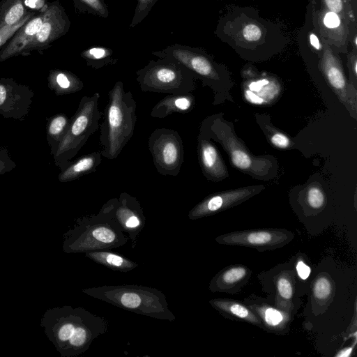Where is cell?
Returning <instances> with one entry per match:
<instances>
[{"label":"cell","instance_id":"cell-9","mask_svg":"<svg viewBox=\"0 0 357 357\" xmlns=\"http://www.w3.org/2000/svg\"><path fill=\"white\" fill-rule=\"evenodd\" d=\"M101 208L110 213L117 221L122 231L130 240L131 248L134 249L146 222L144 210L138 199L123 192L119 198L109 199Z\"/></svg>","mask_w":357,"mask_h":357},{"label":"cell","instance_id":"cell-10","mask_svg":"<svg viewBox=\"0 0 357 357\" xmlns=\"http://www.w3.org/2000/svg\"><path fill=\"white\" fill-rule=\"evenodd\" d=\"M48 5L49 12L42 26L20 55L26 56L33 51L45 50L69 31L70 21L60 2L56 0Z\"/></svg>","mask_w":357,"mask_h":357},{"label":"cell","instance_id":"cell-5","mask_svg":"<svg viewBox=\"0 0 357 357\" xmlns=\"http://www.w3.org/2000/svg\"><path fill=\"white\" fill-rule=\"evenodd\" d=\"M100 93L83 96L77 109L70 119L67 131L53 155L54 164L61 171L72 161L88 139L100 128L99 121L102 116L98 100Z\"/></svg>","mask_w":357,"mask_h":357},{"label":"cell","instance_id":"cell-30","mask_svg":"<svg viewBox=\"0 0 357 357\" xmlns=\"http://www.w3.org/2000/svg\"><path fill=\"white\" fill-rule=\"evenodd\" d=\"M38 13H32L25 17L23 20L13 25L5 26L0 29V49H1L13 37L15 33L31 17Z\"/></svg>","mask_w":357,"mask_h":357},{"label":"cell","instance_id":"cell-27","mask_svg":"<svg viewBox=\"0 0 357 357\" xmlns=\"http://www.w3.org/2000/svg\"><path fill=\"white\" fill-rule=\"evenodd\" d=\"M321 7L338 14L351 25L356 26L352 5L347 0H321Z\"/></svg>","mask_w":357,"mask_h":357},{"label":"cell","instance_id":"cell-29","mask_svg":"<svg viewBox=\"0 0 357 357\" xmlns=\"http://www.w3.org/2000/svg\"><path fill=\"white\" fill-rule=\"evenodd\" d=\"M137 4L130 28H134L148 15L158 0H136Z\"/></svg>","mask_w":357,"mask_h":357},{"label":"cell","instance_id":"cell-31","mask_svg":"<svg viewBox=\"0 0 357 357\" xmlns=\"http://www.w3.org/2000/svg\"><path fill=\"white\" fill-rule=\"evenodd\" d=\"M313 292L317 299L320 301L326 299L331 292L329 280L326 277L318 278L314 282Z\"/></svg>","mask_w":357,"mask_h":357},{"label":"cell","instance_id":"cell-21","mask_svg":"<svg viewBox=\"0 0 357 357\" xmlns=\"http://www.w3.org/2000/svg\"><path fill=\"white\" fill-rule=\"evenodd\" d=\"M47 85L56 96L76 93L84 87V83L78 76L70 71L61 69L50 71Z\"/></svg>","mask_w":357,"mask_h":357},{"label":"cell","instance_id":"cell-32","mask_svg":"<svg viewBox=\"0 0 357 357\" xmlns=\"http://www.w3.org/2000/svg\"><path fill=\"white\" fill-rule=\"evenodd\" d=\"M231 158L233 165L240 169H249L251 167L252 158L241 149L232 150Z\"/></svg>","mask_w":357,"mask_h":357},{"label":"cell","instance_id":"cell-24","mask_svg":"<svg viewBox=\"0 0 357 357\" xmlns=\"http://www.w3.org/2000/svg\"><path fill=\"white\" fill-rule=\"evenodd\" d=\"M113 50L106 47H92L80 53V56L86 61V66L93 69H100L117 62L112 57Z\"/></svg>","mask_w":357,"mask_h":357},{"label":"cell","instance_id":"cell-23","mask_svg":"<svg viewBox=\"0 0 357 357\" xmlns=\"http://www.w3.org/2000/svg\"><path fill=\"white\" fill-rule=\"evenodd\" d=\"M69 123L70 119L63 113L54 114L48 119L46 125V136L51 155L55 154Z\"/></svg>","mask_w":357,"mask_h":357},{"label":"cell","instance_id":"cell-18","mask_svg":"<svg viewBox=\"0 0 357 357\" xmlns=\"http://www.w3.org/2000/svg\"><path fill=\"white\" fill-rule=\"evenodd\" d=\"M195 105V97L191 93L168 94L158 101L151 111V116L163 119L173 114H185Z\"/></svg>","mask_w":357,"mask_h":357},{"label":"cell","instance_id":"cell-22","mask_svg":"<svg viewBox=\"0 0 357 357\" xmlns=\"http://www.w3.org/2000/svg\"><path fill=\"white\" fill-rule=\"evenodd\" d=\"M85 256L98 264L121 273L129 272L139 266L128 257L109 250L89 251L85 252Z\"/></svg>","mask_w":357,"mask_h":357},{"label":"cell","instance_id":"cell-14","mask_svg":"<svg viewBox=\"0 0 357 357\" xmlns=\"http://www.w3.org/2000/svg\"><path fill=\"white\" fill-rule=\"evenodd\" d=\"M287 236L277 231L259 230L229 234L216 238L223 244L245 246H273L284 243Z\"/></svg>","mask_w":357,"mask_h":357},{"label":"cell","instance_id":"cell-3","mask_svg":"<svg viewBox=\"0 0 357 357\" xmlns=\"http://www.w3.org/2000/svg\"><path fill=\"white\" fill-rule=\"evenodd\" d=\"M129 238L113 216L100 208L97 214L79 217L63 235V250L85 253L125 245Z\"/></svg>","mask_w":357,"mask_h":357},{"label":"cell","instance_id":"cell-40","mask_svg":"<svg viewBox=\"0 0 357 357\" xmlns=\"http://www.w3.org/2000/svg\"><path fill=\"white\" fill-rule=\"evenodd\" d=\"M297 273L301 279L305 280L310 273V268L302 261H299L296 265Z\"/></svg>","mask_w":357,"mask_h":357},{"label":"cell","instance_id":"cell-1","mask_svg":"<svg viewBox=\"0 0 357 357\" xmlns=\"http://www.w3.org/2000/svg\"><path fill=\"white\" fill-rule=\"evenodd\" d=\"M109 320L82 307L65 305L48 309L40 326L62 357H75L86 352L95 340L105 334Z\"/></svg>","mask_w":357,"mask_h":357},{"label":"cell","instance_id":"cell-11","mask_svg":"<svg viewBox=\"0 0 357 357\" xmlns=\"http://www.w3.org/2000/svg\"><path fill=\"white\" fill-rule=\"evenodd\" d=\"M314 30L322 42L336 52H345L353 26L338 14L321 7L313 13Z\"/></svg>","mask_w":357,"mask_h":357},{"label":"cell","instance_id":"cell-37","mask_svg":"<svg viewBox=\"0 0 357 357\" xmlns=\"http://www.w3.org/2000/svg\"><path fill=\"white\" fill-rule=\"evenodd\" d=\"M272 144L276 147L285 149L289 146L290 141L289 138L280 132H275L271 137Z\"/></svg>","mask_w":357,"mask_h":357},{"label":"cell","instance_id":"cell-38","mask_svg":"<svg viewBox=\"0 0 357 357\" xmlns=\"http://www.w3.org/2000/svg\"><path fill=\"white\" fill-rule=\"evenodd\" d=\"M243 36L249 40H256L261 37V30L254 24H250L243 30Z\"/></svg>","mask_w":357,"mask_h":357},{"label":"cell","instance_id":"cell-2","mask_svg":"<svg viewBox=\"0 0 357 357\" xmlns=\"http://www.w3.org/2000/svg\"><path fill=\"white\" fill-rule=\"evenodd\" d=\"M137 102L130 91H126L121 81L108 92L104 119L100 125L102 155L114 160L132 138L137 122Z\"/></svg>","mask_w":357,"mask_h":357},{"label":"cell","instance_id":"cell-34","mask_svg":"<svg viewBox=\"0 0 357 357\" xmlns=\"http://www.w3.org/2000/svg\"><path fill=\"white\" fill-rule=\"evenodd\" d=\"M307 202L314 208H321L324 203V195L317 187H312L307 191Z\"/></svg>","mask_w":357,"mask_h":357},{"label":"cell","instance_id":"cell-8","mask_svg":"<svg viewBox=\"0 0 357 357\" xmlns=\"http://www.w3.org/2000/svg\"><path fill=\"white\" fill-rule=\"evenodd\" d=\"M152 54L158 58L178 61L205 84H213L220 79L216 64L202 49L175 43L162 50L153 51Z\"/></svg>","mask_w":357,"mask_h":357},{"label":"cell","instance_id":"cell-4","mask_svg":"<svg viewBox=\"0 0 357 357\" xmlns=\"http://www.w3.org/2000/svg\"><path fill=\"white\" fill-rule=\"evenodd\" d=\"M82 292L140 315L169 321L176 319L165 295L156 288L138 284L103 285L83 289Z\"/></svg>","mask_w":357,"mask_h":357},{"label":"cell","instance_id":"cell-17","mask_svg":"<svg viewBox=\"0 0 357 357\" xmlns=\"http://www.w3.org/2000/svg\"><path fill=\"white\" fill-rule=\"evenodd\" d=\"M197 151L200 165L205 176L212 180L226 176V168L218 151L207 138L198 137Z\"/></svg>","mask_w":357,"mask_h":357},{"label":"cell","instance_id":"cell-19","mask_svg":"<svg viewBox=\"0 0 357 357\" xmlns=\"http://www.w3.org/2000/svg\"><path fill=\"white\" fill-rule=\"evenodd\" d=\"M102 157L101 151H99L85 154L72 160L59 174V181L61 183L70 182L95 172L102 162Z\"/></svg>","mask_w":357,"mask_h":357},{"label":"cell","instance_id":"cell-13","mask_svg":"<svg viewBox=\"0 0 357 357\" xmlns=\"http://www.w3.org/2000/svg\"><path fill=\"white\" fill-rule=\"evenodd\" d=\"M26 22L1 49L0 62L20 55L42 26L49 12V5Z\"/></svg>","mask_w":357,"mask_h":357},{"label":"cell","instance_id":"cell-28","mask_svg":"<svg viewBox=\"0 0 357 357\" xmlns=\"http://www.w3.org/2000/svg\"><path fill=\"white\" fill-rule=\"evenodd\" d=\"M75 8L81 13L92 14L103 18L109 16V12L104 0H73Z\"/></svg>","mask_w":357,"mask_h":357},{"label":"cell","instance_id":"cell-7","mask_svg":"<svg viewBox=\"0 0 357 357\" xmlns=\"http://www.w3.org/2000/svg\"><path fill=\"white\" fill-rule=\"evenodd\" d=\"M148 149L157 172L162 176H176L184 161L181 136L173 129L156 128L148 139Z\"/></svg>","mask_w":357,"mask_h":357},{"label":"cell","instance_id":"cell-20","mask_svg":"<svg viewBox=\"0 0 357 357\" xmlns=\"http://www.w3.org/2000/svg\"><path fill=\"white\" fill-rule=\"evenodd\" d=\"M324 52L320 61L321 68L331 86L337 91L347 88V79L341 62L328 44L324 43Z\"/></svg>","mask_w":357,"mask_h":357},{"label":"cell","instance_id":"cell-25","mask_svg":"<svg viewBox=\"0 0 357 357\" xmlns=\"http://www.w3.org/2000/svg\"><path fill=\"white\" fill-rule=\"evenodd\" d=\"M210 303L215 308L220 311L231 314L238 318L254 324L259 323L257 317L247 307L238 303L226 300L214 299L210 301Z\"/></svg>","mask_w":357,"mask_h":357},{"label":"cell","instance_id":"cell-16","mask_svg":"<svg viewBox=\"0 0 357 357\" xmlns=\"http://www.w3.org/2000/svg\"><path fill=\"white\" fill-rule=\"evenodd\" d=\"M250 192L247 189H241L209 196L195 205L189 211L188 217L190 220H196L212 215L244 198Z\"/></svg>","mask_w":357,"mask_h":357},{"label":"cell","instance_id":"cell-36","mask_svg":"<svg viewBox=\"0 0 357 357\" xmlns=\"http://www.w3.org/2000/svg\"><path fill=\"white\" fill-rule=\"evenodd\" d=\"M278 290L280 295L285 298L290 299L292 296L293 290L290 281L285 277H280L277 282Z\"/></svg>","mask_w":357,"mask_h":357},{"label":"cell","instance_id":"cell-39","mask_svg":"<svg viewBox=\"0 0 357 357\" xmlns=\"http://www.w3.org/2000/svg\"><path fill=\"white\" fill-rule=\"evenodd\" d=\"M309 41L313 49L318 53L322 54L324 52V43L319 37L314 32H311L309 35Z\"/></svg>","mask_w":357,"mask_h":357},{"label":"cell","instance_id":"cell-26","mask_svg":"<svg viewBox=\"0 0 357 357\" xmlns=\"http://www.w3.org/2000/svg\"><path fill=\"white\" fill-rule=\"evenodd\" d=\"M246 274L247 269L244 266H234L229 268L211 281L210 289L213 291L224 289L226 286L239 282Z\"/></svg>","mask_w":357,"mask_h":357},{"label":"cell","instance_id":"cell-33","mask_svg":"<svg viewBox=\"0 0 357 357\" xmlns=\"http://www.w3.org/2000/svg\"><path fill=\"white\" fill-rule=\"evenodd\" d=\"M6 147L0 146V176L11 172L16 167Z\"/></svg>","mask_w":357,"mask_h":357},{"label":"cell","instance_id":"cell-6","mask_svg":"<svg viewBox=\"0 0 357 357\" xmlns=\"http://www.w3.org/2000/svg\"><path fill=\"white\" fill-rule=\"evenodd\" d=\"M136 75L143 92L185 93H191L195 87L194 75L182 64L169 59L150 60L137 70Z\"/></svg>","mask_w":357,"mask_h":357},{"label":"cell","instance_id":"cell-12","mask_svg":"<svg viewBox=\"0 0 357 357\" xmlns=\"http://www.w3.org/2000/svg\"><path fill=\"white\" fill-rule=\"evenodd\" d=\"M34 92L13 78L0 79V115L23 121L28 115Z\"/></svg>","mask_w":357,"mask_h":357},{"label":"cell","instance_id":"cell-15","mask_svg":"<svg viewBox=\"0 0 357 357\" xmlns=\"http://www.w3.org/2000/svg\"><path fill=\"white\" fill-rule=\"evenodd\" d=\"M47 0H1L0 29L13 25L32 13H39L47 6Z\"/></svg>","mask_w":357,"mask_h":357},{"label":"cell","instance_id":"cell-41","mask_svg":"<svg viewBox=\"0 0 357 357\" xmlns=\"http://www.w3.org/2000/svg\"><path fill=\"white\" fill-rule=\"evenodd\" d=\"M348 2H349L350 3H351V1L352 0H347Z\"/></svg>","mask_w":357,"mask_h":357},{"label":"cell","instance_id":"cell-35","mask_svg":"<svg viewBox=\"0 0 357 357\" xmlns=\"http://www.w3.org/2000/svg\"><path fill=\"white\" fill-rule=\"evenodd\" d=\"M263 317L266 323L271 326H278L283 321L281 312L272 307L264 310Z\"/></svg>","mask_w":357,"mask_h":357}]
</instances>
